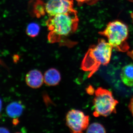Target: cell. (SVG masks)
Wrapping results in <instances>:
<instances>
[{"mask_svg":"<svg viewBox=\"0 0 133 133\" xmlns=\"http://www.w3.org/2000/svg\"><path fill=\"white\" fill-rule=\"evenodd\" d=\"M87 133H106L105 129L103 125L98 123L95 122L88 126L87 129Z\"/></svg>","mask_w":133,"mask_h":133,"instance_id":"cell-12","label":"cell"},{"mask_svg":"<svg viewBox=\"0 0 133 133\" xmlns=\"http://www.w3.org/2000/svg\"><path fill=\"white\" fill-rule=\"evenodd\" d=\"M129 108L133 116V97L131 100L130 104L129 105Z\"/></svg>","mask_w":133,"mask_h":133,"instance_id":"cell-15","label":"cell"},{"mask_svg":"<svg viewBox=\"0 0 133 133\" xmlns=\"http://www.w3.org/2000/svg\"><path fill=\"white\" fill-rule=\"evenodd\" d=\"M2 101L0 99V113H1V112L2 109Z\"/></svg>","mask_w":133,"mask_h":133,"instance_id":"cell-18","label":"cell"},{"mask_svg":"<svg viewBox=\"0 0 133 133\" xmlns=\"http://www.w3.org/2000/svg\"><path fill=\"white\" fill-rule=\"evenodd\" d=\"M79 19L73 9L70 12L50 16L46 23L48 30V40L50 43H59L77 29Z\"/></svg>","mask_w":133,"mask_h":133,"instance_id":"cell-1","label":"cell"},{"mask_svg":"<svg viewBox=\"0 0 133 133\" xmlns=\"http://www.w3.org/2000/svg\"><path fill=\"white\" fill-rule=\"evenodd\" d=\"M120 77L122 81L126 85L133 87V64L127 65L122 68Z\"/></svg>","mask_w":133,"mask_h":133,"instance_id":"cell-10","label":"cell"},{"mask_svg":"<svg viewBox=\"0 0 133 133\" xmlns=\"http://www.w3.org/2000/svg\"><path fill=\"white\" fill-rule=\"evenodd\" d=\"M87 92L90 95H93L95 93V90L92 86H89L86 89Z\"/></svg>","mask_w":133,"mask_h":133,"instance_id":"cell-14","label":"cell"},{"mask_svg":"<svg viewBox=\"0 0 133 133\" xmlns=\"http://www.w3.org/2000/svg\"><path fill=\"white\" fill-rule=\"evenodd\" d=\"M128 1H129V2H131L133 3V0H128Z\"/></svg>","mask_w":133,"mask_h":133,"instance_id":"cell-19","label":"cell"},{"mask_svg":"<svg viewBox=\"0 0 133 133\" xmlns=\"http://www.w3.org/2000/svg\"><path fill=\"white\" fill-rule=\"evenodd\" d=\"M95 94L93 101L94 116L96 117H107L112 113L116 112V107L118 102L115 99L111 92L99 87L95 90Z\"/></svg>","mask_w":133,"mask_h":133,"instance_id":"cell-4","label":"cell"},{"mask_svg":"<svg viewBox=\"0 0 133 133\" xmlns=\"http://www.w3.org/2000/svg\"><path fill=\"white\" fill-rule=\"evenodd\" d=\"M127 55L129 57H131L133 60V50L131 51H128L127 52Z\"/></svg>","mask_w":133,"mask_h":133,"instance_id":"cell-17","label":"cell"},{"mask_svg":"<svg viewBox=\"0 0 133 133\" xmlns=\"http://www.w3.org/2000/svg\"><path fill=\"white\" fill-rule=\"evenodd\" d=\"M40 31V27L35 23H30L27 26L26 33L30 37H34L38 35Z\"/></svg>","mask_w":133,"mask_h":133,"instance_id":"cell-11","label":"cell"},{"mask_svg":"<svg viewBox=\"0 0 133 133\" xmlns=\"http://www.w3.org/2000/svg\"><path fill=\"white\" fill-rule=\"evenodd\" d=\"M99 33L106 37L108 42L117 51L125 52L129 49L127 42L128 27L121 21L115 20L109 22L104 30Z\"/></svg>","mask_w":133,"mask_h":133,"instance_id":"cell-3","label":"cell"},{"mask_svg":"<svg viewBox=\"0 0 133 133\" xmlns=\"http://www.w3.org/2000/svg\"><path fill=\"white\" fill-rule=\"evenodd\" d=\"M24 106L20 101L13 102L9 104L6 108L8 116L13 118H18L23 112Z\"/></svg>","mask_w":133,"mask_h":133,"instance_id":"cell-9","label":"cell"},{"mask_svg":"<svg viewBox=\"0 0 133 133\" xmlns=\"http://www.w3.org/2000/svg\"><path fill=\"white\" fill-rule=\"evenodd\" d=\"M79 5L84 4H87L88 5H93L97 3L100 0H76Z\"/></svg>","mask_w":133,"mask_h":133,"instance_id":"cell-13","label":"cell"},{"mask_svg":"<svg viewBox=\"0 0 133 133\" xmlns=\"http://www.w3.org/2000/svg\"><path fill=\"white\" fill-rule=\"evenodd\" d=\"M132 18L133 21V15H132Z\"/></svg>","mask_w":133,"mask_h":133,"instance_id":"cell-20","label":"cell"},{"mask_svg":"<svg viewBox=\"0 0 133 133\" xmlns=\"http://www.w3.org/2000/svg\"><path fill=\"white\" fill-rule=\"evenodd\" d=\"M44 82L49 86H55L59 84L61 76L59 72L55 68L49 69L45 72L44 76Z\"/></svg>","mask_w":133,"mask_h":133,"instance_id":"cell-8","label":"cell"},{"mask_svg":"<svg viewBox=\"0 0 133 133\" xmlns=\"http://www.w3.org/2000/svg\"><path fill=\"white\" fill-rule=\"evenodd\" d=\"M73 0H49L45 9L50 16L67 13L73 9Z\"/></svg>","mask_w":133,"mask_h":133,"instance_id":"cell-6","label":"cell"},{"mask_svg":"<svg viewBox=\"0 0 133 133\" xmlns=\"http://www.w3.org/2000/svg\"><path fill=\"white\" fill-rule=\"evenodd\" d=\"M25 79L27 85L34 89L40 88L44 82L42 73L36 69L29 71L26 74Z\"/></svg>","mask_w":133,"mask_h":133,"instance_id":"cell-7","label":"cell"},{"mask_svg":"<svg viewBox=\"0 0 133 133\" xmlns=\"http://www.w3.org/2000/svg\"><path fill=\"white\" fill-rule=\"evenodd\" d=\"M9 131L6 128L0 127V133H9Z\"/></svg>","mask_w":133,"mask_h":133,"instance_id":"cell-16","label":"cell"},{"mask_svg":"<svg viewBox=\"0 0 133 133\" xmlns=\"http://www.w3.org/2000/svg\"><path fill=\"white\" fill-rule=\"evenodd\" d=\"M112 49L110 44L103 39H99L97 44L89 48L81 64L83 70L90 72L88 77L97 71L101 65L109 63Z\"/></svg>","mask_w":133,"mask_h":133,"instance_id":"cell-2","label":"cell"},{"mask_svg":"<svg viewBox=\"0 0 133 133\" xmlns=\"http://www.w3.org/2000/svg\"><path fill=\"white\" fill-rule=\"evenodd\" d=\"M66 122L72 132L82 133L89 126V116L85 115L81 111L72 109L67 113Z\"/></svg>","mask_w":133,"mask_h":133,"instance_id":"cell-5","label":"cell"}]
</instances>
